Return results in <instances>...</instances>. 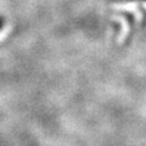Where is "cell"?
<instances>
[{
    "label": "cell",
    "instance_id": "2",
    "mask_svg": "<svg viewBox=\"0 0 146 146\" xmlns=\"http://www.w3.org/2000/svg\"><path fill=\"white\" fill-rule=\"evenodd\" d=\"M129 1H144V3H146V0H129Z\"/></svg>",
    "mask_w": 146,
    "mask_h": 146
},
{
    "label": "cell",
    "instance_id": "1",
    "mask_svg": "<svg viewBox=\"0 0 146 146\" xmlns=\"http://www.w3.org/2000/svg\"><path fill=\"white\" fill-rule=\"evenodd\" d=\"M5 17L4 16H0V30H1L3 28H4V25H5Z\"/></svg>",
    "mask_w": 146,
    "mask_h": 146
}]
</instances>
